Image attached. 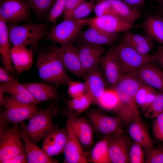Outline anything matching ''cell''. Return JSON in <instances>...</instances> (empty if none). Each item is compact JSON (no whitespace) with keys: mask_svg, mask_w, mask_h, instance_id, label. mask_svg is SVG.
Wrapping results in <instances>:
<instances>
[{"mask_svg":"<svg viewBox=\"0 0 163 163\" xmlns=\"http://www.w3.org/2000/svg\"><path fill=\"white\" fill-rule=\"evenodd\" d=\"M19 127L17 125L5 129L0 133V163L18 155L24 150Z\"/></svg>","mask_w":163,"mask_h":163,"instance_id":"ba28073f","label":"cell"},{"mask_svg":"<svg viewBox=\"0 0 163 163\" xmlns=\"http://www.w3.org/2000/svg\"><path fill=\"white\" fill-rule=\"evenodd\" d=\"M94 11L97 17L115 14L109 0H96Z\"/></svg>","mask_w":163,"mask_h":163,"instance_id":"ab89813d","label":"cell"},{"mask_svg":"<svg viewBox=\"0 0 163 163\" xmlns=\"http://www.w3.org/2000/svg\"><path fill=\"white\" fill-rule=\"evenodd\" d=\"M23 84L39 103L49 100L55 101L58 98L57 86L46 82H27Z\"/></svg>","mask_w":163,"mask_h":163,"instance_id":"44dd1931","label":"cell"},{"mask_svg":"<svg viewBox=\"0 0 163 163\" xmlns=\"http://www.w3.org/2000/svg\"><path fill=\"white\" fill-rule=\"evenodd\" d=\"M11 57L14 69L19 74L27 70L32 65L33 54L26 46H13L11 48Z\"/></svg>","mask_w":163,"mask_h":163,"instance_id":"cb8c5ba5","label":"cell"},{"mask_svg":"<svg viewBox=\"0 0 163 163\" xmlns=\"http://www.w3.org/2000/svg\"><path fill=\"white\" fill-rule=\"evenodd\" d=\"M121 42L144 55L148 54L154 47L152 41L145 35L131 32H125Z\"/></svg>","mask_w":163,"mask_h":163,"instance_id":"83f0119b","label":"cell"},{"mask_svg":"<svg viewBox=\"0 0 163 163\" xmlns=\"http://www.w3.org/2000/svg\"><path fill=\"white\" fill-rule=\"evenodd\" d=\"M95 0H86L72 11L64 14V19L78 20L85 18L94 11Z\"/></svg>","mask_w":163,"mask_h":163,"instance_id":"836d02e7","label":"cell"},{"mask_svg":"<svg viewBox=\"0 0 163 163\" xmlns=\"http://www.w3.org/2000/svg\"><path fill=\"white\" fill-rule=\"evenodd\" d=\"M121 0L139 11L144 7L145 5L144 0Z\"/></svg>","mask_w":163,"mask_h":163,"instance_id":"c3c4849f","label":"cell"},{"mask_svg":"<svg viewBox=\"0 0 163 163\" xmlns=\"http://www.w3.org/2000/svg\"><path fill=\"white\" fill-rule=\"evenodd\" d=\"M155 118L152 126L153 133L156 139L163 142V112Z\"/></svg>","mask_w":163,"mask_h":163,"instance_id":"7bdbcfd3","label":"cell"},{"mask_svg":"<svg viewBox=\"0 0 163 163\" xmlns=\"http://www.w3.org/2000/svg\"><path fill=\"white\" fill-rule=\"evenodd\" d=\"M8 73L3 67H0V82L1 83H8L16 80L10 75Z\"/></svg>","mask_w":163,"mask_h":163,"instance_id":"7dc6e473","label":"cell"},{"mask_svg":"<svg viewBox=\"0 0 163 163\" xmlns=\"http://www.w3.org/2000/svg\"><path fill=\"white\" fill-rule=\"evenodd\" d=\"M93 104L92 101L86 93L72 99L67 103L68 109L76 113L80 114L87 109Z\"/></svg>","mask_w":163,"mask_h":163,"instance_id":"e575fe53","label":"cell"},{"mask_svg":"<svg viewBox=\"0 0 163 163\" xmlns=\"http://www.w3.org/2000/svg\"><path fill=\"white\" fill-rule=\"evenodd\" d=\"M142 84L163 92V70L154 62H148L133 74Z\"/></svg>","mask_w":163,"mask_h":163,"instance_id":"5bb4252c","label":"cell"},{"mask_svg":"<svg viewBox=\"0 0 163 163\" xmlns=\"http://www.w3.org/2000/svg\"><path fill=\"white\" fill-rule=\"evenodd\" d=\"M121 133L107 135L109 153L111 163L129 162L128 142Z\"/></svg>","mask_w":163,"mask_h":163,"instance_id":"ac0fdd59","label":"cell"},{"mask_svg":"<svg viewBox=\"0 0 163 163\" xmlns=\"http://www.w3.org/2000/svg\"><path fill=\"white\" fill-rule=\"evenodd\" d=\"M79 35L81 43L101 46L111 44L119 38L118 34L109 33L92 27L81 32Z\"/></svg>","mask_w":163,"mask_h":163,"instance_id":"603a6c76","label":"cell"},{"mask_svg":"<svg viewBox=\"0 0 163 163\" xmlns=\"http://www.w3.org/2000/svg\"><path fill=\"white\" fill-rule=\"evenodd\" d=\"M143 149L140 145L134 142L129 150V162L131 163H142L145 162Z\"/></svg>","mask_w":163,"mask_h":163,"instance_id":"74e56055","label":"cell"},{"mask_svg":"<svg viewBox=\"0 0 163 163\" xmlns=\"http://www.w3.org/2000/svg\"><path fill=\"white\" fill-rule=\"evenodd\" d=\"M36 65L40 77L46 82L58 86L61 85H67L72 80L54 46L50 51L39 53Z\"/></svg>","mask_w":163,"mask_h":163,"instance_id":"7a4b0ae2","label":"cell"},{"mask_svg":"<svg viewBox=\"0 0 163 163\" xmlns=\"http://www.w3.org/2000/svg\"><path fill=\"white\" fill-rule=\"evenodd\" d=\"M78 52L85 74L98 66L104 54L103 46L81 43Z\"/></svg>","mask_w":163,"mask_h":163,"instance_id":"9a60e30c","label":"cell"},{"mask_svg":"<svg viewBox=\"0 0 163 163\" xmlns=\"http://www.w3.org/2000/svg\"><path fill=\"white\" fill-rule=\"evenodd\" d=\"M147 163H163V147L145 150Z\"/></svg>","mask_w":163,"mask_h":163,"instance_id":"b9f144b4","label":"cell"},{"mask_svg":"<svg viewBox=\"0 0 163 163\" xmlns=\"http://www.w3.org/2000/svg\"><path fill=\"white\" fill-rule=\"evenodd\" d=\"M119 102L118 95L112 88L106 89L99 98L97 104L103 109L113 111L117 107Z\"/></svg>","mask_w":163,"mask_h":163,"instance_id":"d6a6232c","label":"cell"},{"mask_svg":"<svg viewBox=\"0 0 163 163\" xmlns=\"http://www.w3.org/2000/svg\"><path fill=\"white\" fill-rule=\"evenodd\" d=\"M66 0H56L50 9L47 17L48 21L55 23L57 18L62 13Z\"/></svg>","mask_w":163,"mask_h":163,"instance_id":"f35d334b","label":"cell"},{"mask_svg":"<svg viewBox=\"0 0 163 163\" xmlns=\"http://www.w3.org/2000/svg\"><path fill=\"white\" fill-rule=\"evenodd\" d=\"M6 22L0 17V53L3 68L8 72L12 73L14 69L11 57L8 26Z\"/></svg>","mask_w":163,"mask_h":163,"instance_id":"484cf974","label":"cell"},{"mask_svg":"<svg viewBox=\"0 0 163 163\" xmlns=\"http://www.w3.org/2000/svg\"><path fill=\"white\" fill-rule=\"evenodd\" d=\"M161 9V11L162 13H163V4L162 6Z\"/></svg>","mask_w":163,"mask_h":163,"instance_id":"f907efd6","label":"cell"},{"mask_svg":"<svg viewBox=\"0 0 163 163\" xmlns=\"http://www.w3.org/2000/svg\"><path fill=\"white\" fill-rule=\"evenodd\" d=\"M145 35L151 40L163 46V18L159 15H147L141 25Z\"/></svg>","mask_w":163,"mask_h":163,"instance_id":"d4e9b609","label":"cell"},{"mask_svg":"<svg viewBox=\"0 0 163 163\" xmlns=\"http://www.w3.org/2000/svg\"><path fill=\"white\" fill-rule=\"evenodd\" d=\"M5 111L0 113V132L8 123L17 125L23 120L28 119L37 111L35 105L19 102L11 96L4 97Z\"/></svg>","mask_w":163,"mask_h":163,"instance_id":"5b68a950","label":"cell"},{"mask_svg":"<svg viewBox=\"0 0 163 163\" xmlns=\"http://www.w3.org/2000/svg\"><path fill=\"white\" fill-rule=\"evenodd\" d=\"M0 88L4 92L8 94L21 102L35 105L40 103L34 98L23 84L20 83L16 80L8 83H1Z\"/></svg>","mask_w":163,"mask_h":163,"instance_id":"4316f807","label":"cell"},{"mask_svg":"<svg viewBox=\"0 0 163 163\" xmlns=\"http://www.w3.org/2000/svg\"><path fill=\"white\" fill-rule=\"evenodd\" d=\"M86 93L91 98L93 104H97L98 99L107 89L106 79L98 66L86 73L84 78Z\"/></svg>","mask_w":163,"mask_h":163,"instance_id":"d6986e66","label":"cell"},{"mask_svg":"<svg viewBox=\"0 0 163 163\" xmlns=\"http://www.w3.org/2000/svg\"><path fill=\"white\" fill-rule=\"evenodd\" d=\"M106 82L113 88L122 75L118 61L116 46L109 49L103 56L100 63Z\"/></svg>","mask_w":163,"mask_h":163,"instance_id":"2e32d148","label":"cell"},{"mask_svg":"<svg viewBox=\"0 0 163 163\" xmlns=\"http://www.w3.org/2000/svg\"><path fill=\"white\" fill-rule=\"evenodd\" d=\"M1 163H25L27 162V156L24 150L16 156L10 159L2 161Z\"/></svg>","mask_w":163,"mask_h":163,"instance_id":"bcb514c9","label":"cell"},{"mask_svg":"<svg viewBox=\"0 0 163 163\" xmlns=\"http://www.w3.org/2000/svg\"><path fill=\"white\" fill-rule=\"evenodd\" d=\"M53 111L52 104H49L45 108L37 110L28 119L27 125L21 122L19 127L21 137L35 144L43 139L56 129L52 120Z\"/></svg>","mask_w":163,"mask_h":163,"instance_id":"3957f363","label":"cell"},{"mask_svg":"<svg viewBox=\"0 0 163 163\" xmlns=\"http://www.w3.org/2000/svg\"><path fill=\"white\" fill-rule=\"evenodd\" d=\"M88 160L94 163H111L109 153L107 135L94 146L91 152Z\"/></svg>","mask_w":163,"mask_h":163,"instance_id":"4dcf8cb0","label":"cell"},{"mask_svg":"<svg viewBox=\"0 0 163 163\" xmlns=\"http://www.w3.org/2000/svg\"><path fill=\"white\" fill-rule=\"evenodd\" d=\"M56 0H26L30 8L34 13L40 15L50 9Z\"/></svg>","mask_w":163,"mask_h":163,"instance_id":"8d00e7d4","label":"cell"},{"mask_svg":"<svg viewBox=\"0 0 163 163\" xmlns=\"http://www.w3.org/2000/svg\"><path fill=\"white\" fill-rule=\"evenodd\" d=\"M117 58L123 74L135 73L145 64L152 61L150 55L141 54L121 42L116 46Z\"/></svg>","mask_w":163,"mask_h":163,"instance_id":"8992f818","label":"cell"},{"mask_svg":"<svg viewBox=\"0 0 163 163\" xmlns=\"http://www.w3.org/2000/svg\"><path fill=\"white\" fill-rule=\"evenodd\" d=\"M55 50L66 69L76 77L84 78V72L77 48L72 43L54 46Z\"/></svg>","mask_w":163,"mask_h":163,"instance_id":"4fadbf2b","label":"cell"},{"mask_svg":"<svg viewBox=\"0 0 163 163\" xmlns=\"http://www.w3.org/2000/svg\"><path fill=\"white\" fill-rule=\"evenodd\" d=\"M2 0H0V1H1Z\"/></svg>","mask_w":163,"mask_h":163,"instance_id":"f5cc1de1","label":"cell"},{"mask_svg":"<svg viewBox=\"0 0 163 163\" xmlns=\"http://www.w3.org/2000/svg\"><path fill=\"white\" fill-rule=\"evenodd\" d=\"M115 14L133 26L140 16L139 11L121 0H109Z\"/></svg>","mask_w":163,"mask_h":163,"instance_id":"f546056e","label":"cell"},{"mask_svg":"<svg viewBox=\"0 0 163 163\" xmlns=\"http://www.w3.org/2000/svg\"><path fill=\"white\" fill-rule=\"evenodd\" d=\"M129 126V135L135 142L141 146L145 150L153 148L148 130L140 115L136 117Z\"/></svg>","mask_w":163,"mask_h":163,"instance_id":"7402d4cb","label":"cell"},{"mask_svg":"<svg viewBox=\"0 0 163 163\" xmlns=\"http://www.w3.org/2000/svg\"><path fill=\"white\" fill-rule=\"evenodd\" d=\"M67 85L68 93L72 98L78 97L86 92L85 82L71 80Z\"/></svg>","mask_w":163,"mask_h":163,"instance_id":"60d3db41","label":"cell"},{"mask_svg":"<svg viewBox=\"0 0 163 163\" xmlns=\"http://www.w3.org/2000/svg\"><path fill=\"white\" fill-rule=\"evenodd\" d=\"M21 138L24 142V149L26 153L27 163H58L57 160L47 155L35 144L24 137H21Z\"/></svg>","mask_w":163,"mask_h":163,"instance_id":"f1b7e54d","label":"cell"},{"mask_svg":"<svg viewBox=\"0 0 163 163\" xmlns=\"http://www.w3.org/2000/svg\"><path fill=\"white\" fill-rule=\"evenodd\" d=\"M68 135L66 126L55 129L43 139L42 149L48 156H56L64 152Z\"/></svg>","mask_w":163,"mask_h":163,"instance_id":"e0dca14e","label":"cell"},{"mask_svg":"<svg viewBox=\"0 0 163 163\" xmlns=\"http://www.w3.org/2000/svg\"><path fill=\"white\" fill-rule=\"evenodd\" d=\"M150 56L151 61L163 70V46L158 47L155 53Z\"/></svg>","mask_w":163,"mask_h":163,"instance_id":"ee69618b","label":"cell"},{"mask_svg":"<svg viewBox=\"0 0 163 163\" xmlns=\"http://www.w3.org/2000/svg\"><path fill=\"white\" fill-rule=\"evenodd\" d=\"M64 112L67 117L66 126L69 127L82 145H91L93 143L92 129L85 118L78 117L68 109Z\"/></svg>","mask_w":163,"mask_h":163,"instance_id":"8fae6325","label":"cell"},{"mask_svg":"<svg viewBox=\"0 0 163 163\" xmlns=\"http://www.w3.org/2000/svg\"><path fill=\"white\" fill-rule=\"evenodd\" d=\"M88 117L99 133L107 136L122 133V123L117 116H108L98 110H93L88 113Z\"/></svg>","mask_w":163,"mask_h":163,"instance_id":"7c38bea8","label":"cell"},{"mask_svg":"<svg viewBox=\"0 0 163 163\" xmlns=\"http://www.w3.org/2000/svg\"><path fill=\"white\" fill-rule=\"evenodd\" d=\"M86 0H66L63 14L69 12Z\"/></svg>","mask_w":163,"mask_h":163,"instance_id":"f6af8a7d","label":"cell"},{"mask_svg":"<svg viewBox=\"0 0 163 163\" xmlns=\"http://www.w3.org/2000/svg\"><path fill=\"white\" fill-rule=\"evenodd\" d=\"M66 126L68 130V135L63 152V163H88L87 154L84 152L82 145L70 129Z\"/></svg>","mask_w":163,"mask_h":163,"instance_id":"ffe728a7","label":"cell"},{"mask_svg":"<svg viewBox=\"0 0 163 163\" xmlns=\"http://www.w3.org/2000/svg\"><path fill=\"white\" fill-rule=\"evenodd\" d=\"M141 84L133 74H122L112 88L117 92L119 99V105L114 112L124 125L129 126L136 117L140 115L136 95Z\"/></svg>","mask_w":163,"mask_h":163,"instance_id":"6da1fadb","label":"cell"},{"mask_svg":"<svg viewBox=\"0 0 163 163\" xmlns=\"http://www.w3.org/2000/svg\"><path fill=\"white\" fill-rule=\"evenodd\" d=\"M4 93L2 89L0 88V104L1 105H3L4 103L3 94Z\"/></svg>","mask_w":163,"mask_h":163,"instance_id":"681fc988","label":"cell"},{"mask_svg":"<svg viewBox=\"0 0 163 163\" xmlns=\"http://www.w3.org/2000/svg\"><path fill=\"white\" fill-rule=\"evenodd\" d=\"M7 26L10 43L13 46L35 47L48 31L47 26L43 24L29 23Z\"/></svg>","mask_w":163,"mask_h":163,"instance_id":"277c9868","label":"cell"},{"mask_svg":"<svg viewBox=\"0 0 163 163\" xmlns=\"http://www.w3.org/2000/svg\"><path fill=\"white\" fill-rule=\"evenodd\" d=\"M144 111L145 116L149 118H155L163 112V92H157L152 103Z\"/></svg>","mask_w":163,"mask_h":163,"instance_id":"d590c367","label":"cell"},{"mask_svg":"<svg viewBox=\"0 0 163 163\" xmlns=\"http://www.w3.org/2000/svg\"><path fill=\"white\" fill-rule=\"evenodd\" d=\"M85 25L80 20H64L48 31L45 36L54 44L60 45L72 43L77 37Z\"/></svg>","mask_w":163,"mask_h":163,"instance_id":"52a82bcc","label":"cell"},{"mask_svg":"<svg viewBox=\"0 0 163 163\" xmlns=\"http://www.w3.org/2000/svg\"></svg>","mask_w":163,"mask_h":163,"instance_id":"db71d44e","label":"cell"},{"mask_svg":"<svg viewBox=\"0 0 163 163\" xmlns=\"http://www.w3.org/2000/svg\"><path fill=\"white\" fill-rule=\"evenodd\" d=\"M160 0L163 2V0Z\"/></svg>","mask_w":163,"mask_h":163,"instance_id":"816d5d0a","label":"cell"},{"mask_svg":"<svg viewBox=\"0 0 163 163\" xmlns=\"http://www.w3.org/2000/svg\"><path fill=\"white\" fill-rule=\"evenodd\" d=\"M157 92L154 89L142 84L138 88L136 95L137 106L145 110L152 103Z\"/></svg>","mask_w":163,"mask_h":163,"instance_id":"1f68e13d","label":"cell"},{"mask_svg":"<svg viewBox=\"0 0 163 163\" xmlns=\"http://www.w3.org/2000/svg\"><path fill=\"white\" fill-rule=\"evenodd\" d=\"M80 20L84 25L87 24L89 27H95L110 33L126 32L133 27V26L115 14L85 18Z\"/></svg>","mask_w":163,"mask_h":163,"instance_id":"9c48e42d","label":"cell"},{"mask_svg":"<svg viewBox=\"0 0 163 163\" xmlns=\"http://www.w3.org/2000/svg\"><path fill=\"white\" fill-rule=\"evenodd\" d=\"M29 8L25 0H2L0 1V17L6 23L27 21L30 16Z\"/></svg>","mask_w":163,"mask_h":163,"instance_id":"30bf717a","label":"cell"}]
</instances>
